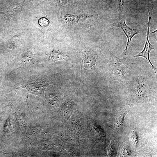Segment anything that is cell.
I'll list each match as a JSON object with an SVG mask.
<instances>
[{
	"mask_svg": "<svg viewBox=\"0 0 157 157\" xmlns=\"http://www.w3.org/2000/svg\"><path fill=\"white\" fill-rule=\"evenodd\" d=\"M38 23L42 26L46 27L49 25V22L46 18L42 17L39 19Z\"/></svg>",
	"mask_w": 157,
	"mask_h": 157,
	"instance_id": "14",
	"label": "cell"
},
{
	"mask_svg": "<svg viewBox=\"0 0 157 157\" xmlns=\"http://www.w3.org/2000/svg\"><path fill=\"white\" fill-rule=\"evenodd\" d=\"M50 83L47 81L37 82L28 85L23 88L26 89L30 93L42 96L44 95L46 88Z\"/></svg>",
	"mask_w": 157,
	"mask_h": 157,
	"instance_id": "5",
	"label": "cell"
},
{
	"mask_svg": "<svg viewBox=\"0 0 157 157\" xmlns=\"http://www.w3.org/2000/svg\"><path fill=\"white\" fill-rule=\"evenodd\" d=\"M131 154L130 149L127 147L125 146L123 148L121 153L120 156H128Z\"/></svg>",
	"mask_w": 157,
	"mask_h": 157,
	"instance_id": "13",
	"label": "cell"
},
{
	"mask_svg": "<svg viewBox=\"0 0 157 157\" xmlns=\"http://www.w3.org/2000/svg\"><path fill=\"white\" fill-rule=\"evenodd\" d=\"M118 3L119 16H120L125 14L124 11L125 0H118Z\"/></svg>",
	"mask_w": 157,
	"mask_h": 157,
	"instance_id": "11",
	"label": "cell"
},
{
	"mask_svg": "<svg viewBox=\"0 0 157 157\" xmlns=\"http://www.w3.org/2000/svg\"><path fill=\"white\" fill-rule=\"evenodd\" d=\"M111 64V71L114 80L121 84L127 85L132 77L133 67L135 64L130 62L127 57L119 58L109 52Z\"/></svg>",
	"mask_w": 157,
	"mask_h": 157,
	"instance_id": "1",
	"label": "cell"
},
{
	"mask_svg": "<svg viewBox=\"0 0 157 157\" xmlns=\"http://www.w3.org/2000/svg\"><path fill=\"white\" fill-rule=\"evenodd\" d=\"M56 1L59 4H64L66 3L67 1V0H56Z\"/></svg>",
	"mask_w": 157,
	"mask_h": 157,
	"instance_id": "17",
	"label": "cell"
},
{
	"mask_svg": "<svg viewBox=\"0 0 157 157\" xmlns=\"http://www.w3.org/2000/svg\"><path fill=\"white\" fill-rule=\"evenodd\" d=\"M28 2L26 0H24L19 3L11 5L8 10L9 16L13 17L19 15L21 13L24 6Z\"/></svg>",
	"mask_w": 157,
	"mask_h": 157,
	"instance_id": "8",
	"label": "cell"
},
{
	"mask_svg": "<svg viewBox=\"0 0 157 157\" xmlns=\"http://www.w3.org/2000/svg\"><path fill=\"white\" fill-rule=\"evenodd\" d=\"M157 29L152 32L150 34L151 37L154 38L157 41Z\"/></svg>",
	"mask_w": 157,
	"mask_h": 157,
	"instance_id": "16",
	"label": "cell"
},
{
	"mask_svg": "<svg viewBox=\"0 0 157 157\" xmlns=\"http://www.w3.org/2000/svg\"><path fill=\"white\" fill-rule=\"evenodd\" d=\"M23 62L26 64L34 63L35 62V58L30 53H27L24 56Z\"/></svg>",
	"mask_w": 157,
	"mask_h": 157,
	"instance_id": "10",
	"label": "cell"
},
{
	"mask_svg": "<svg viewBox=\"0 0 157 157\" xmlns=\"http://www.w3.org/2000/svg\"><path fill=\"white\" fill-rule=\"evenodd\" d=\"M83 62V65L85 68L88 69H92L96 65V57L92 53L88 51L86 53Z\"/></svg>",
	"mask_w": 157,
	"mask_h": 157,
	"instance_id": "7",
	"label": "cell"
},
{
	"mask_svg": "<svg viewBox=\"0 0 157 157\" xmlns=\"http://www.w3.org/2000/svg\"><path fill=\"white\" fill-rule=\"evenodd\" d=\"M126 17L125 14L119 16L115 22L109 25V27H116L121 29L123 31L127 39V42L126 47L121 56L123 57H127V50L132 38L136 35L141 33V30L133 29L128 26L126 23Z\"/></svg>",
	"mask_w": 157,
	"mask_h": 157,
	"instance_id": "3",
	"label": "cell"
},
{
	"mask_svg": "<svg viewBox=\"0 0 157 157\" xmlns=\"http://www.w3.org/2000/svg\"><path fill=\"white\" fill-rule=\"evenodd\" d=\"M152 78L147 71L143 74L132 76L127 85L132 90L134 101H142L147 98L149 92L154 86Z\"/></svg>",
	"mask_w": 157,
	"mask_h": 157,
	"instance_id": "2",
	"label": "cell"
},
{
	"mask_svg": "<svg viewBox=\"0 0 157 157\" xmlns=\"http://www.w3.org/2000/svg\"><path fill=\"white\" fill-rule=\"evenodd\" d=\"M131 135V139L133 143L135 145H136L138 142V138L135 131H134Z\"/></svg>",
	"mask_w": 157,
	"mask_h": 157,
	"instance_id": "15",
	"label": "cell"
},
{
	"mask_svg": "<svg viewBox=\"0 0 157 157\" xmlns=\"http://www.w3.org/2000/svg\"><path fill=\"white\" fill-rule=\"evenodd\" d=\"M50 62H54L63 60H66V58L63 53L58 52H53L51 53L49 56Z\"/></svg>",
	"mask_w": 157,
	"mask_h": 157,
	"instance_id": "9",
	"label": "cell"
},
{
	"mask_svg": "<svg viewBox=\"0 0 157 157\" xmlns=\"http://www.w3.org/2000/svg\"><path fill=\"white\" fill-rule=\"evenodd\" d=\"M116 145L114 141L111 142L108 150V154L110 156H113L114 155L116 150Z\"/></svg>",
	"mask_w": 157,
	"mask_h": 157,
	"instance_id": "12",
	"label": "cell"
},
{
	"mask_svg": "<svg viewBox=\"0 0 157 157\" xmlns=\"http://www.w3.org/2000/svg\"><path fill=\"white\" fill-rule=\"evenodd\" d=\"M128 104V105H126L119 114L117 118L114 126L115 129L116 131L122 130L123 129L125 117L126 114L130 110V105L129 104Z\"/></svg>",
	"mask_w": 157,
	"mask_h": 157,
	"instance_id": "6",
	"label": "cell"
},
{
	"mask_svg": "<svg viewBox=\"0 0 157 157\" xmlns=\"http://www.w3.org/2000/svg\"><path fill=\"white\" fill-rule=\"evenodd\" d=\"M151 19L148 18V20L147 24V31L146 34V38L145 44L142 50L138 54L132 57L131 58H136L138 57H142L144 58L151 66L153 69L154 71L156 76L157 77V69L154 67L150 61L149 58V54L151 51L152 50L155 49V46L151 44L149 41V34L150 27V24Z\"/></svg>",
	"mask_w": 157,
	"mask_h": 157,
	"instance_id": "4",
	"label": "cell"
}]
</instances>
